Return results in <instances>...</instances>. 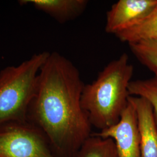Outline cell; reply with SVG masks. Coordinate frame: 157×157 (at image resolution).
Wrapping results in <instances>:
<instances>
[{"instance_id":"6da1fadb","label":"cell","mask_w":157,"mask_h":157,"mask_svg":"<svg viewBox=\"0 0 157 157\" xmlns=\"http://www.w3.org/2000/svg\"><path fill=\"white\" fill-rule=\"evenodd\" d=\"M84 86L72 62L57 52L50 53L40 70L27 119L43 132L56 157H75L91 136L81 104Z\"/></svg>"},{"instance_id":"7a4b0ae2","label":"cell","mask_w":157,"mask_h":157,"mask_svg":"<svg viewBox=\"0 0 157 157\" xmlns=\"http://www.w3.org/2000/svg\"><path fill=\"white\" fill-rule=\"evenodd\" d=\"M133 74L129 56L123 53L109 62L94 82L84 85L81 104L91 126L101 131L119 121L129 103L128 87Z\"/></svg>"},{"instance_id":"3957f363","label":"cell","mask_w":157,"mask_h":157,"mask_svg":"<svg viewBox=\"0 0 157 157\" xmlns=\"http://www.w3.org/2000/svg\"><path fill=\"white\" fill-rule=\"evenodd\" d=\"M50 53L35 54L19 65L0 71V126L28 121L37 76Z\"/></svg>"},{"instance_id":"277c9868","label":"cell","mask_w":157,"mask_h":157,"mask_svg":"<svg viewBox=\"0 0 157 157\" xmlns=\"http://www.w3.org/2000/svg\"><path fill=\"white\" fill-rule=\"evenodd\" d=\"M0 157H56L43 132L27 121L0 126Z\"/></svg>"},{"instance_id":"5b68a950","label":"cell","mask_w":157,"mask_h":157,"mask_svg":"<svg viewBox=\"0 0 157 157\" xmlns=\"http://www.w3.org/2000/svg\"><path fill=\"white\" fill-rule=\"evenodd\" d=\"M94 135L113 139L118 157H142L137 113L129 102L117 124Z\"/></svg>"},{"instance_id":"8992f818","label":"cell","mask_w":157,"mask_h":157,"mask_svg":"<svg viewBox=\"0 0 157 157\" xmlns=\"http://www.w3.org/2000/svg\"><path fill=\"white\" fill-rule=\"evenodd\" d=\"M157 0H119L107 12L105 30L116 34L149 15Z\"/></svg>"},{"instance_id":"52a82bcc","label":"cell","mask_w":157,"mask_h":157,"mask_svg":"<svg viewBox=\"0 0 157 157\" xmlns=\"http://www.w3.org/2000/svg\"><path fill=\"white\" fill-rule=\"evenodd\" d=\"M128 101L135 107L140 135L142 157H157V127L151 104L146 99L130 95Z\"/></svg>"},{"instance_id":"ba28073f","label":"cell","mask_w":157,"mask_h":157,"mask_svg":"<svg viewBox=\"0 0 157 157\" xmlns=\"http://www.w3.org/2000/svg\"><path fill=\"white\" fill-rule=\"evenodd\" d=\"M87 0H22L21 5L31 4L59 23L72 21L82 15L89 4Z\"/></svg>"},{"instance_id":"9c48e42d","label":"cell","mask_w":157,"mask_h":157,"mask_svg":"<svg viewBox=\"0 0 157 157\" xmlns=\"http://www.w3.org/2000/svg\"><path fill=\"white\" fill-rule=\"evenodd\" d=\"M115 36L121 41L128 43L143 40L157 39V6L149 15Z\"/></svg>"},{"instance_id":"30bf717a","label":"cell","mask_w":157,"mask_h":157,"mask_svg":"<svg viewBox=\"0 0 157 157\" xmlns=\"http://www.w3.org/2000/svg\"><path fill=\"white\" fill-rule=\"evenodd\" d=\"M75 157H118V155L113 139L91 135Z\"/></svg>"},{"instance_id":"8fae6325","label":"cell","mask_w":157,"mask_h":157,"mask_svg":"<svg viewBox=\"0 0 157 157\" xmlns=\"http://www.w3.org/2000/svg\"><path fill=\"white\" fill-rule=\"evenodd\" d=\"M128 44L137 60L154 75L157 74V39L143 40Z\"/></svg>"},{"instance_id":"7c38bea8","label":"cell","mask_w":157,"mask_h":157,"mask_svg":"<svg viewBox=\"0 0 157 157\" xmlns=\"http://www.w3.org/2000/svg\"><path fill=\"white\" fill-rule=\"evenodd\" d=\"M128 90L130 95L144 98L151 104L157 127V74L151 78L131 81Z\"/></svg>"}]
</instances>
